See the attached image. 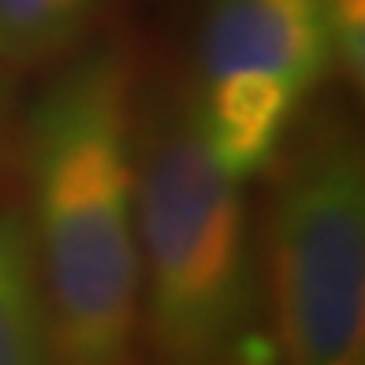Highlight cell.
<instances>
[{"label": "cell", "mask_w": 365, "mask_h": 365, "mask_svg": "<svg viewBox=\"0 0 365 365\" xmlns=\"http://www.w3.org/2000/svg\"><path fill=\"white\" fill-rule=\"evenodd\" d=\"M138 78L97 45L26 115L30 239L56 365H142Z\"/></svg>", "instance_id": "1"}, {"label": "cell", "mask_w": 365, "mask_h": 365, "mask_svg": "<svg viewBox=\"0 0 365 365\" xmlns=\"http://www.w3.org/2000/svg\"><path fill=\"white\" fill-rule=\"evenodd\" d=\"M242 187L217 168L187 108L138 130L142 365H276Z\"/></svg>", "instance_id": "2"}, {"label": "cell", "mask_w": 365, "mask_h": 365, "mask_svg": "<svg viewBox=\"0 0 365 365\" xmlns=\"http://www.w3.org/2000/svg\"><path fill=\"white\" fill-rule=\"evenodd\" d=\"M261 264L276 365H365V160L346 120L276 153Z\"/></svg>", "instance_id": "3"}, {"label": "cell", "mask_w": 365, "mask_h": 365, "mask_svg": "<svg viewBox=\"0 0 365 365\" xmlns=\"http://www.w3.org/2000/svg\"><path fill=\"white\" fill-rule=\"evenodd\" d=\"M331 71L328 0H212L190 123L217 168L246 182L272 168Z\"/></svg>", "instance_id": "4"}, {"label": "cell", "mask_w": 365, "mask_h": 365, "mask_svg": "<svg viewBox=\"0 0 365 365\" xmlns=\"http://www.w3.org/2000/svg\"><path fill=\"white\" fill-rule=\"evenodd\" d=\"M0 365H56L26 209L0 212Z\"/></svg>", "instance_id": "5"}, {"label": "cell", "mask_w": 365, "mask_h": 365, "mask_svg": "<svg viewBox=\"0 0 365 365\" xmlns=\"http://www.w3.org/2000/svg\"><path fill=\"white\" fill-rule=\"evenodd\" d=\"M105 0H0V63L30 68L82 38Z\"/></svg>", "instance_id": "6"}, {"label": "cell", "mask_w": 365, "mask_h": 365, "mask_svg": "<svg viewBox=\"0 0 365 365\" xmlns=\"http://www.w3.org/2000/svg\"><path fill=\"white\" fill-rule=\"evenodd\" d=\"M331 45H336V71L361 86L365 71V0H328Z\"/></svg>", "instance_id": "7"}]
</instances>
